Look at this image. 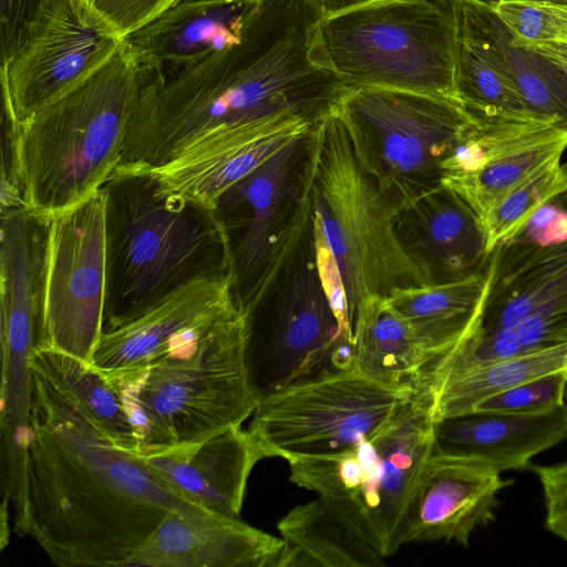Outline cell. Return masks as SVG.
<instances>
[{
	"label": "cell",
	"mask_w": 567,
	"mask_h": 567,
	"mask_svg": "<svg viewBox=\"0 0 567 567\" xmlns=\"http://www.w3.org/2000/svg\"><path fill=\"white\" fill-rule=\"evenodd\" d=\"M439 394L425 379L391 422L353 449L288 462L290 481L317 493L328 516L382 561L403 545L408 505L434 447Z\"/></svg>",
	"instance_id": "52a82bcc"
},
{
	"label": "cell",
	"mask_w": 567,
	"mask_h": 567,
	"mask_svg": "<svg viewBox=\"0 0 567 567\" xmlns=\"http://www.w3.org/2000/svg\"><path fill=\"white\" fill-rule=\"evenodd\" d=\"M311 132L229 186L212 209L227 250L235 303L247 315L270 293L311 230Z\"/></svg>",
	"instance_id": "30bf717a"
},
{
	"label": "cell",
	"mask_w": 567,
	"mask_h": 567,
	"mask_svg": "<svg viewBox=\"0 0 567 567\" xmlns=\"http://www.w3.org/2000/svg\"><path fill=\"white\" fill-rule=\"evenodd\" d=\"M122 43L75 0H50L21 48L0 65L1 117L16 131L99 69Z\"/></svg>",
	"instance_id": "5bb4252c"
},
{
	"label": "cell",
	"mask_w": 567,
	"mask_h": 567,
	"mask_svg": "<svg viewBox=\"0 0 567 567\" xmlns=\"http://www.w3.org/2000/svg\"><path fill=\"white\" fill-rule=\"evenodd\" d=\"M485 288L483 271L456 281L396 289L386 297L437 365L476 329Z\"/></svg>",
	"instance_id": "d4e9b609"
},
{
	"label": "cell",
	"mask_w": 567,
	"mask_h": 567,
	"mask_svg": "<svg viewBox=\"0 0 567 567\" xmlns=\"http://www.w3.org/2000/svg\"><path fill=\"white\" fill-rule=\"evenodd\" d=\"M544 495L545 527L567 543V461L551 465H532Z\"/></svg>",
	"instance_id": "8d00e7d4"
},
{
	"label": "cell",
	"mask_w": 567,
	"mask_h": 567,
	"mask_svg": "<svg viewBox=\"0 0 567 567\" xmlns=\"http://www.w3.org/2000/svg\"><path fill=\"white\" fill-rule=\"evenodd\" d=\"M171 511L207 512L32 370L24 535L58 566L124 567Z\"/></svg>",
	"instance_id": "7a4b0ae2"
},
{
	"label": "cell",
	"mask_w": 567,
	"mask_h": 567,
	"mask_svg": "<svg viewBox=\"0 0 567 567\" xmlns=\"http://www.w3.org/2000/svg\"><path fill=\"white\" fill-rule=\"evenodd\" d=\"M566 392L564 370L496 391L477 402L472 411L543 414L563 405Z\"/></svg>",
	"instance_id": "836d02e7"
},
{
	"label": "cell",
	"mask_w": 567,
	"mask_h": 567,
	"mask_svg": "<svg viewBox=\"0 0 567 567\" xmlns=\"http://www.w3.org/2000/svg\"><path fill=\"white\" fill-rule=\"evenodd\" d=\"M277 297L268 322L248 321L246 362L258 396L353 368L352 343L321 281L312 231L297 249L272 289Z\"/></svg>",
	"instance_id": "7c38bea8"
},
{
	"label": "cell",
	"mask_w": 567,
	"mask_h": 567,
	"mask_svg": "<svg viewBox=\"0 0 567 567\" xmlns=\"http://www.w3.org/2000/svg\"><path fill=\"white\" fill-rule=\"evenodd\" d=\"M567 370V341L466 371L441 388L437 420L471 412L475 404L502 389Z\"/></svg>",
	"instance_id": "4dcf8cb0"
},
{
	"label": "cell",
	"mask_w": 567,
	"mask_h": 567,
	"mask_svg": "<svg viewBox=\"0 0 567 567\" xmlns=\"http://www.w3.org/2000/svg\"><path fill=\"white\" fill-rule=\"evenodd\" d=\"M497 1V0H492ZM526 1H544V2H553V3H559V4H567V0H526Z\"/></svg>",
	"instance_id": "ab89813d"
},
{
	"label": "cell",
	"mask_w": 567,
	"mask_h": 567,
	"mask_svg": "<svg viewBox=\"0 0 567 567\" xmlns=\"http://www.w3.org/2000/svg\"><path fill=\"white\" fill-rule=\"evenodd\" d=\"M491 2L518 41L536 47L567 41V4L526 0Z\"/></svg>",
	"instance_id": "d6a6232c"
},
{
	"label": "cell",
	"mask_w": 567,
	"mask_h": 567,
	"mask_svg": "<svg viewBox=\"0 0 567 567\" xmlns=\"http://www.w3.org/2000/svg\"><path fill=\"white\" fill-rule=\"evenodd\" d=\"M319 0H258L230 48L143 83L114 173L157 168L217 131L285 114L316 121L349 86L319 45Z\"/></svg>",
	"instance_id": "6da1fadb"
},
{
	"label": "cell",
	"mask_w": 567,
	"mask_h": 567,
	"mask_svg": "<svg viewBox=\"0 0 567 567\" xmlns=\"http://www.w3.org/2000/svg\"><path fill=\"white\" fill-rule=\"evenodd\" d=\"M370 0H319L324 13H333Z\"/></svg>",
	"instance_id": "f35d334b"
},
{
	"label": "cell",
	"mask_w": 567,
	"mask_h": 567,
	"mask_svg": "<svg viewBox=\"0 0 567 567\" xmlns=\"http://www.w3.org/2000/svg\"><path fill=\"white\" fill-rule=\"evenodd\" d=\"M105 196L106 286L102 333L134 320L205 276L229 275L213 213L157 190L148 173L113 174Z\"/></svg>",
	"instance_id": "277c9868"
},
{
	"label": "cell",
	"mask_w": 567,
	"mask_h": 567,
	"mask_svg": "<svg viewBox=\"0 0 567 567\" xmlns=\"http://www.w3.org/2000/svg\"><path fill=\"white\" fill-rule=\"evenodd\" d=\"M567 148V130L507 151L475 171L447 175L442 184L457 193L477 214L483 225L492 209L530 174L561 157Z\"/></svg>",
	"instance_id": "f546056e"
},
{
	"label": "cell",
	"mask_w": 567,
	"mask_h": 567,
	"mask_svg": "<svg viewBox=\"0 0 567 567\" xmlns=\"http://www.w3.org/2000/svg\"><path fill=\"white\" fill-rule=\"evenodd\" d=\"M399 241L432 285L484 271L489 255L484 225L453 189L441 185L394 216Z\"/></svg>",
	"instance_id": "ffe728a7"
},
{
	"label": "cell",
	"mask_w": 567,
	"mask_h": 567,
	"mask_svg": "<svg viewBox=\"0 0 567 567\" xmlns=\"http://www.w3.org/2000/svg\"><path fill=\"white\" fill-rule=\"evenodd\" d=\"M248 316L235 306L143 371L113 380L134 423L140 455L203 442L255 412L246 362Z\"/></svg>",
	"instance_id": "8992f818"
},
{
	"label": "cell",
	"mask_w": 567,
	"mask_h": 567,
	"mask_svg": "<svg viewBox=\"0 0 567 567\" xmlns=\"http://www.w3.org/2000/svg\"><path fill=\"white\" fill-rule=\"evenodd\" d=\"M417 385L388 386L341 370L264 396L247 430L264 458L340 454L391 422Z\"/></svg>",
	"instance_id": "8fae6325"
},
{
	"label": "cell",
	"mask_w": 567,
	"mask_h": 567,
	"mask_svg": "<svg viewBox=\"0 0 567 567\" xmlns=\"http://www.w3.org/2000/svg\"><path fill=\"white\" fill-rule=\"evenodd\" d=\"M567 185V165L557 157L512 189L484 221L488 251L511 237L550 197Z\"/></svg>",
	"instance_id": "1f68e13d"
},
{
	"label": "cell",
	"mask_w": 567,
	"mask_h": 567,
	"mask_svg": "<svg viewBox=\"0 0 567 567\" xmlns=\"http://www.w3.org/2000/svg\"><path fill=\"white\" fill-rule=\"evenodd\" d=\"M476 331L567 313V185L491 251Z\"/></svg>",
	"instance_id": "9a60e30c"
},
{
	"label": "cell",
	"mask_w": 567,
	"mask_h": 567,
	"mask_svg": "<svg viewBox=\"0 0 567 567\" xmlns=\"http://www.w3.org/2000/svg\"><path fill=\"white\" fill-rule=\"evenodd\" d=\"M319 45L349 86L454 99V0H370L323 16Z\"/></svg>",
	"instance_id": "ba28073f"
},
{
	"label": "cell",
	"mask_w": 567,
	"mask_h": 567,
	"mask_svg": "<svg viewBox=\"0 0 567 567\" xmlns=\"http://www.w3.org/2000/svg\"><path fill=\"white\" fill-rule=\"evenodd\" d=\"M333 112L395 215L442 185L445 162L481 124L453 97L380 86H348Z\"/></svg>",
	"instance_id": "9c48e42d"
},
{
	"label": "cell",
	"mask_w": 567,
	"mask_h": 567,
	"mask_svg": "<svg viewBox=\"0 0 567 567\" xmlns=\"http://www.w3.org/2000/svg\"><path fill=\"white\" fill-rule=\"evenodd\" d=\"M30 364L112 443L138 453L134 423L124 395L112 379L90 361L50 348L34 349Z\"/></svg>",
	"instance_id": "4316f807"
},
{
	"label": "cell",
	"mask_w": 567,
	"mask_h": 567,
	"mask_svg": "<svg viewBox=\"0 0 567 567\" xmlns=\"http://www.w3.org/2000/svg\"><path fill=\"white\" fill-rule=\"evenodd\" d=\"M536 48L567 76V41L561 43L538 45Z\"/></svg>",
	"instance_id": "74e56055"
},
{
	"label": "cell",
	"mask_w": 567,
	"mask_h": 567,
	"mask_svg": "<svg viewBox=\"0 0 567 567\" xmlns=\"http://www.w3.org/2000/svg\"><path fill=\"white\" fill-rule=\"evenodd\" d=\"M318 121L285 114L224 128L144 173L154 177L159 193L181 196L212 212L218 196L229 186L282 147L309 134Z\"/></svg>",
	"instance_id": "2e32d148"
},
{
	"label": "cell",
	"mask_w": 567,
	"mask_h": 567,
	"mask_svg": "<svg viewBox=\"0 0 567 567\" xmlns=\"http://www.w3.org/2000/svg\"><path fill=\"white\" fill-rule=\"evenodd\" d=\"M105 286V196L101 188L49 217L39 348L90 361L102 334Z\"/></svg>",
	"instance_id": "4fadbf2b"
},
{
	"label": "cell",
	"mask_w": 567,
	"mask_h": 567,
	"mask_svg": "<svg viewBox=\"0 0 567 567\" xmlns=\"http://www.w3.org/2000/svg\"><path fill=\"white\" fill-rule=\"evenodd\" d=\"M511 484L492 465L434 445L408 505L403 544L443 540L467 547L473 532L495 518L498 495Z\"/></svg>",
	"instance_id": "e0dca14e"
},
{
	"label": "cell",
	"mask_w": 567,
	"mask_h": 567,
	"mask_svg": "<svg viewBox=\"0 0 567 567\" xmlns=\"http://www.w3.org/2000/svg\"><path fill=\"white\" fill-rule=\"evenodd\" d=\"M236 306L230 275L197 278L97 340L90 363L113 380L138 373Z\"/></svg>",
	"instance_id": "ac0fdd59"
},
{
	"label": "cell",
	"mask_w": 567,
	"mask_h": 567,
	"mask_svg": "<svg viewBox=\"0 0 567 567\" xmlns=\"http://www.w3.org/2000/svg\"><path fill=\"white\" fill-rule=\"evenodd\" d=\"M309 195L317 267L339 275L352 336L368 297L432 285L401 246L395 213L359 164L333 110L310 135Z\"/></svg>",
	"instance_id": "5b68a950"
},
{
	"label": "cell",
	"mask_w": 567,
	"mask_h": 567,
	"mask_svg": "<svg viewBox=\"0 0 567 567\" xmlns=\"http://www.w3.org/2000/svg\"><path fill=\"white\" fill-rule=\"evenodd\" d=\"M85 13L124 41L183 0H75Z\"/></svg>",
	"instance_id": "e575fe53"
},
{
	"label": "cell",
	"mask_w": 567,
	"mask_h": 567,
	"mask_svg": "<svg viewBox=\"0 0 567 567\" xmlns=\"http://www.w3.org/2000/svg\"><path fill=\"white\" fill-rule=\"evenodd\" d=\"M143 83L123 42L99 69L12 131L2 118L1 206L44 217L85 200L121 161Z\"/></svg>",
	"instance_id": "3957f363"
},
{
	"label": "cell",
	"mask_w": 567,
	"mask_h": 567,
	"mask_svg": "<svg viewBox=\"0 0 567 567\" xmlns=\"http://www.w3.org/2000/svg\"><path fill=\"white\" fill-rule=\"evenodd\" d=\"M282 548L240 518L171 511L124 567H276Z\"/></svg>",
	"instance_id": "d6986e66"
},
{
	"label": "cell",
	"mask_w": 567,
	"mask_h": 567,
	"mask_svg": "<svg viewBox=\"0 0 567 567\" xmlns=\"http://www.w3.org/2000/svg\"><path fill=\"white\" fill-rule=\"evenodd\" d=\"M434 437L442 451L476 457L501 473L522 471L567 437V402L543 414L472 411L443 417Z\"/></svg>",
	"instance_id": "603a6c76"
},
{
	"label": "cell",
	"mask_w": 567,
	"mask_h": 567,
	"mask_svg": "<svg viewBox=\"0 0 567 567\" xmlns=\"http://www.w3.org/2000/svg\"><path fill=\"white\" fill-rule=\"evenodd\" d=\"M453 95L480 122L542 121L528 111L501 59L457 20Z\"/></svg>",
	"instance_id": "83f0119b"
},
{
	"label": "cell",
	"mask_w": 567,
	"mask_h": 567,
	"mask_svg": "<svg viewBox=\"0 0 567 567\" xmlns=\"http://www.w3.org/2000/svg\"><path fill=\"white\" fill-rule=\"evenodd\" d=\"M141 456L174 492L227 518H239L248 477L264 458L241 425L193 445Z\"/></svg>",
	"instance_id": "7402d4cb"
},
{
	"label": "cell",
	"mask_w": 567,
	"mask_h": 567,
	"mask_svg": "<svg viewBox=\"0 0 567 567\" xmlns=\"http://www.w3.org/2000/svg\"><path fill=\"white\" fill-rule=\"evenodd\" d=\"M353 368L388 386L416 385L435 369L409 322L385 296L368 297L353 326Z\"/></svg>",
	"instance_id": "484cf974"
},
{
	"label": "cell",
	"mask_w": 567,
	"mask_h": 567,
	"mask_svg": "<svg viewBox=\"0 0 567 567\" xmlns=\"http://www.w3.org/2000/svg\"><path fill=\"white\" fill-rule=\"evenodd\" d=\"M456 20L505 64L528 111L567 130V76L536 47L516 39L491 0H454Z\"/></svg>",
	"instance_id": "cb8c5ba5"
},
{
	"label": "cell",
	"mask_w": 567,
	"mask_h": 567,
	"mask_svg": "<svg viewBox=\"0 0 567 567\" xmlns=\"http://www.w3.org/2000/svg\"><path fill=\"white\" fill-rule=\"evenodd\" d=\"M284 548L276 567H367L383 561L352 539L318 499L298 505L278 523Z\"/></svg>",
	"instance_id": "f1b7e54d"
},
{
	"label": "cell",
	"mask_w": 567,
	"mask_h": 567,
	"mask_svg": "<svg viewBox=\"0 0 567 567\" xmlns=\"http://www.w3.org/2000/svg\"><path fill=\"white\" fill-rule=\"evenodd\" d=\"M258 0H183L123 42L141 68L167 74L240 41Z\"/></svg>",
	"instance_id": "44dd1931"
},
{
	"label": "cell",
	"mask_w": 567,
	"mask_h": 567,
	"mask_svg": "<svg viewBox=\"0 0 567 567\" xmlns=\"http://www.w3.org/2000/svg\"><path fill=\"white\" fill-rule=\"evenodd\" d=\"M50 0H0V62L8 61L24 43Z\"/></svg>",
	"instance_id": "d590c367"
}]
</instances>
